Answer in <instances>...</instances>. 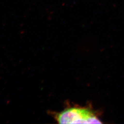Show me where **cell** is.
Here are the masks:
<instances>
[{
	"label": "cell",
	"mask_w": 124,
	"mask_h": 124,
	"mask_svg": "<svg viewBox=\"0 0 124 124\" xmlns=\"http://www.w3.org/2000/svg\"><path fill=\"white\" fill-rule=\"evenodd\" d=\"M56 119L60 124L101 123L92 111L87 108H71L58 114Z\"/></svg>",
	"instance_id": "cell-1"
}]
</instances>
